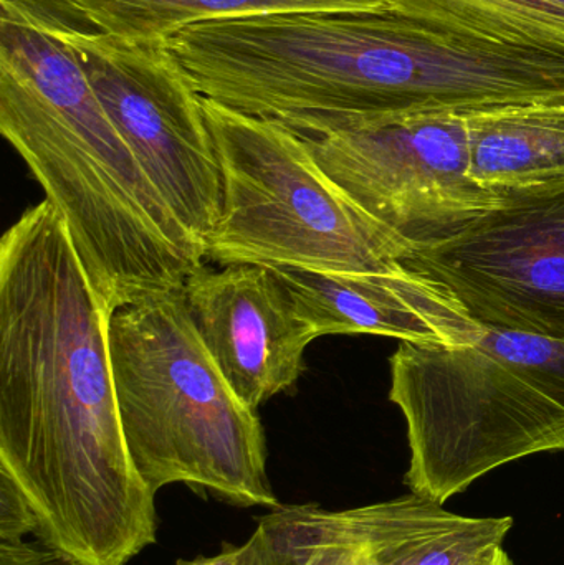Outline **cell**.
<instances>
[{
  "instance_id": "1",
  "label": "cell",
  "mask_w": 564,
  "mask_h": 565,
  "mask_svg": "<svg viewBox=\"0 0 564 565\" xmlns=\"http://www.w3.org/2000/svg\"><path fill=\"white\" fill-rule=\"evenodd\" d=\"M113 309L60 212L42 201L0 241V475L36 537L75 565H126L156 543V493L123 434Z\"/></svg>"
},
{
  "instance_id": "2",
  "label": "cell",
  "mask_w": 564,
  "mask_h": 565,
  "mask_svg": "<svg viewBox=\"0 0 564 565\" xmlns=\"http://www.w3.org/2000/svg\"><path fill=\"white\" fill-rule=\"evenodd\" d=\"M0 131L60 212L109 308L178 291L205 265L39 0H0Z\"/></svg>"
},
{
  "instance_id": "3",
  "label": "cell",
  "mask_w": 564,
  "mask_h": 565,
  "mask_svg": "<svg viewBox=\"0 0 564 565\" xmlns=\"http://www.w3.org/2000/svg\"><path fill=\"white\" fill-rule=\"evenodd\" d=\"M390 362L409 493L446 504L506 465L564 451V341L482 328L464 344L401 341Z\"/></svg>"
},
{
  "instance_id": "4",
  "label": "cell",
  "mask_w": 564,
  "mask_h": 565,
  "mask_svg": "<svg viewBox=\"0 0 564 565\" xmlns=\"http://www.w3.org/2000/svg\"><path fill=\"white\" fill-rule=\"evenodd\" d=\"M109 358L126 445L155 493L182 483L234 507H280L264 425L219 371L182 289L115 309Z\"/></svg>"
},
{
  "instance_id": "5",
  "label": "cell",
  "mask_w": 564,
  "mask_h": 565,
  "mask_svg": "<svg viewBox=\"0 0 564 565\" xmlns=\"http://www.w3.org/2000/svg\"><path fill=\"white\" fill-rule=\"evenodd\" d=\"M222 171V211L205 260L320 274L401 267L409 250L318 164L300 132L202 96Z\"/></svg>"
},
{
  "instance_id": "6",
  "label": "cell",
  "mask_w": 564,
  "mask_h": 565,
  "mask_svg": "<svg viewBox=\"0 0 564 565\" xmlns=\"http://www.w3.org/2000/svg\"><path fill=\"white\" fill-rule=\"evenodd\" d=\"M126 145L179 224L204 247L222 211V171L202 96L164 42H139L66 19L39 0Z\"/></svg>"
},
{
  "instance_id": "7",
  "label": "cell",
  "mask_w": 564,
  "mask_h": 565,
  "mask_svg": "<svg viewBox=\"0 0 564 565\" xmlns=\"http://www.w3.org/2000/svg\"><path fill=\"white\" fill-rule=\"evenodd\" d=\"M305 139L341 191L411 255L456 237L500 202L473 179L469 111L400 116Z\"/></svg>"
},
{
  "instance_id": "8",
  "label": "cell",
  "mask_w": 564,
  "mask_h": 565,
  "mask_svg": "<svg viewBox=\"0 0 564 565\" xmlns=\"http://www.w3.org/2000/svg\"><path fill=\"white\" fill-rule=\"evenodd\" d=\"M403 264L482 328L564 341V182L503 192L456 237Z\"/></svg>"
},
{
  "instance_id": "9",
  "label": "cell",
  "mask_w": 564,
  "mask_h": 565,
  "mask_svg": "<svg viewBox=\"0 0 564 565\" xmlns=\"http://www.w3.org/2000/svg\"><path fill=\"white\" fill-rule=\"evenodd\" d=\"M185 308L219 371L258 411L295 387L318 339L270 267H201L182 286Z\"/></svg>"
},
{
  "instance_id": "10",
  "label": "cell",
  "mask_w": 564,
  "mask_h": 565,
  "mask_svg": "<svg viewBox=\"0 0 564 565\" xmlns=\"http://www.w3.org/2000/svg\"><path fill=\"white\" fill-rule=\"evenodd\" d=\"M315 335L374 334L427 344H464L482 326L436 282L409 268L320 274L275 268Z\"/></svg>"
},
{
  "instance_id": "11",
  "label": "cell",
  "mask_w": 564,
  "mask_h": 565,
  "mask_svg": "<svg viewBox=\"0 0 564 565\" xmlns=\"http://www.w3.org/2000/svg\"><path fill=\"white\" fill-rule=\"evenodd\" d=\"M366 565H470L503 546L510 516H466L409 493L361 507Z\"/></svg>"
},
{
  "instance_id": "12",
  "label": "cell",
  "mask_w": 564,
  "mask_h": 565,
  "mask_svg": "<svg viewBox=\"0 0 564 565\" xmlns=\"http://www.w3.org/2000/svg\"><path fill=\"white\" fill-rule=\"evenodd\" d=\"M470 166L503 194L564 182V98L469 111Z\"/></svg>"
},
{
  "instance_id": "13",
  "label": "cell",
  "mask_w": 564,
  "mask_h": 565,
  "mask_svg": "<svg viewBox=\"0 0 564 565\" xmlns=\"http://www.w3.org/2000/svg\"><path fill=\"white\" fill-rule=\"evenodd\" d=\"M92 29L139 42H166L212 20L287 12H374L384 0H58Z\"/></svg>"
},
{
  "instance_id": "14",
  "label": "cell",
  "mask_w": 564,
  "mask_h": 565,
  "mask_svg": "<svg viewBox=\"0 0 564 565\" xmlns=\"http://www.w3.org/2000/svg\"><path fill=\"white\" fill-rule=\"evenodd\" d=\"M390 9L449 32L564 55V12L536 0H384Z\"/></svg>"
},
{
  "instance_id": "15",
  "label": "cell",
  "mask_w": 564,
  "mask_h": 565,
  "mask_svg": "<svg viewBox=\"0 0 564 565\" xmlns=\"http://www.w3.org/2000/svg\"><path fill=\"white\" fill-rule=\"evenodd\" d=\"M267 541L265 565H366L361 508L278 507L258 521Z\"/></svg>"
},
{
  "instance_id": "16",
  "label": "cell",
  "mask_w": 564,
  "mask_h": 565,
  "mask_svg": "<svg viewBox=\"0 0 564 565\" xmlns=\"http://www.w3.org/2000/svg\"><path fill=\"white\" fill-rule=\"evenodd\" d=\"M35 536V534H30ZM0 565H75L62 553L53 550L45 541L26 536L2 537L0 540Z\"/></svg>"
},
{
  "instance_id": "17",
  "label": "cell",
  "mask_w": 564,
  "mask_h": 565,
  "mask_svg": "<svg viewBox=\"0 0 564 565\" xmlns=\"http://www.w3.org/2000/svg\"><path fill=\"white\" fill-rule=\"evenodd\" d=\"M265 561H267V541H265L264 531L257 526L254 534L241 546L227 544L214 556L179 561L175 565H265Z\"/></svg>"
},
{
  "instance_id": "18",
  "label": "cell",
  "mask_w": 564,
  "mask_h": 565,
  "mask_svg": "<svg viewBox=\"0 0 564 565\" xmlns=\"http://www.w3.org/2000/svg\"><path fill=\"white\" fill-rule=\"evenodd\" d=\"M470 565H515L513 564L512 557L510 554L503 550V546L493 547L492 551L486 554L482 559L477 561V563Z\"/></svg>"
},
{
  "instance_id": "19",
  "label": "cell",
  "mask_w": 564,
  "mask_h": 565,
  "mask_svg": "<svg viewBox=\"0 0 564 565\" xmlns=\"http://www.w3.org/2000/svg\"><path fill=\"white\" fill-rule=\"evenodd\" d=\"M536 2L546 3V6L553 7L564 12V0H536Z\"/></svg>"
}]
</instances>
